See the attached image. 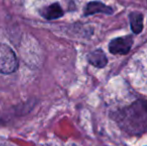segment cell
<instances>
[{
	"label": "cell",
	"instance_id": "6da1fadb",
	"mask_svg": "<svg viewBox=\"0 0 147 146\" xmlns=\"http://www.w3.org/2000/svg\"><path fill=\"white\" fill-rule=\"evenodd\" d=\"M147 117V102H139V104H135L129 108L127 112L128 125L132 129V131H139L143 132L147 130V123L145 119Z\"/></svg>",
	"mask_w": 147,
	"mask_h": 146
},
{
	"label": "cell",
	"instance_id": "7a4b0ae2",
	"mask_svg": "<svg viewBox=\"0 0 147 146\" xmlns=\"http://www.w3.org/2000/svg\"><path fill=\"white\" fill-rule=\"evenodd\" d=\"M18 67V60L13 49L7 44L0 43V73H13Z\"/></svg>",
	"mask_w": 147,
	"mask_h": 146
},
{
	"label": "cell",
	"instance_id": "3957f363",
	"mask_svg": "<svg viewBox=\"0 0 147 146\" xmlns=\"http://www.w3.org/2000/svg\"><path fill=\"white\" fill-rule=\"evenodd\" d=\"M132 43H133V40L131 36L119 37V38L113 39L109 43V50L112 54H126L131 48Z\"/></svg>",
	"mask_w": 147,
	"mask_h": 146
},
{
	"label": "cell",
	"instance_id": "277c9868",
	"mask_svg": "<svg viewBox=\"0 0 147 146\" xmlns=\"http://www.w3.org/2000/svg\"><path fill=\"white\" fill-rule=\"evenodd\" d=\"M41 14L44 16L46 19L52 20L57 19V18L61 17L63 15V10H62L61 6L58 3H53L51 5L47 6L46 8L41 11Z\"/></svg>",
	"mask_w": 147,
	"mask_h": 146
},
{
	"label": "cell",
	"instance_id": "5b68a950",
	"mask_svg": "<svg viewBox=\"0 0 147 146\" xmlns=\"http://www.w3.org/2000/svg\"><path fill=\"white\" fill-rule=\"evenodd\" d=\"M88 61L94 66L101 68V67H104L106 65L107 58L103 51H101L100 49H97L88 55Z\"/></svg>",
	"mask_w": 147,
	"mask_h": 146
},
{
	"label": "cell",
	"instance_id": "8992f818",
	"mask_svg": "<svg viewBox=\"0 0 147 146\" xmlns=\"http://www.w3.org/2000/svg\"><path fill=\"white\" fill-rule=\"evenodd\" d=\"M97 12H102V13H112V10H111L110 7L108 6H105L103 3L101 2H90V3L87 4L86 6V9H85V14L86 15H90V14H94L97 13Z\"/></svg>",
	"mask_w": 147,
	"mask_h": 146
},
{
	"label": "cell",
	"instance_id": "52a82bcc",
	"mask_svg": "<svg viewBox=\"0 0 147 146\" xmlns=\"http://www.w3.org/2000/svg\"><path fill=\"white\" fill-rule=\"evenodd\" d=\"M130 25L133 33L138 34L143 28V16L138 12H133L130 14Z\"/></svg>",
	"mask_w": 147,
	"mask_h": 146
}]
</instances>
